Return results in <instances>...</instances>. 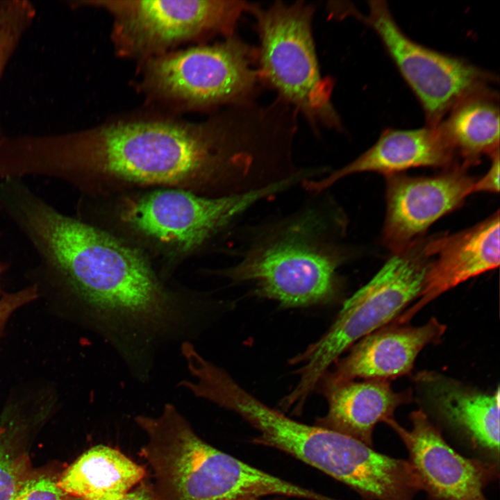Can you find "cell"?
<instances>
[{"instance_id": "6da1fadb", "label": "cell", "mask_w": 500, "mask_h": 500, "mask_svg": "<svg viewBox=\"0 0 500 500\" xmlns=\"http://www.w3.org/2000/svg\"><path fill=\"white\" fill-rule=\"evenodd\" d=\"M269 153L264 128L247 106L200 122L173 117H124L50 135L42 153L49 178L88 196L131 186H162L212 196L254 190Z\"/></svg>"}, {"instance_id": "7a4b0ae2", "label": "cell", "mask_w": 500, "mask_h": 500, "mask_svg": "<svg viewBox=\"0 0 500 500\" xmlns=\"http://www.w3.org/2000/svg\"><path fill=\"white\" fill-rule=\"evenodd\" d=\"M0 212L32 246L38 273L81 306L125 363L153 355L192 323V298L165 288L137 249L58 210L24 178L0 181Z\"/></svg>"}, {"instance_id": "3957f363", "label": "cell", "mask_w": 500, "mask_h": 500, "mask_svg": "<svg viewBox=\"0 0 500 500\" xmlns=\"http://www.w3.org/2000/svg\"><path fill=\"white\" fill-rule=\"evenodd\" d=\"M317 194L319 199L256 228L238 261L218 274L286 308L333 300L345 256L337 239L338 217L324 192Z\"/></svg>"}, {"instance_id": "277c9868", "label": "cell", "mask_w": 500, "mask_h": 500, "mask_svg": "<svg viewBox=\"0 0 500 500\" xmlns=\"http://www.w3.org/2000/svg\"><path fill=\"white\" fill-rule=\"evenodd\" d=\"M135 422L147 440L141 451L151 466L159 500H235L281 496L319 500V494L253 467L210 445L176 407Z\"/></svg>"}, {"instance_id": "5b68a950", "label": "cell", "mask_w": 500, "mask_h": 500, "mask_svg": "<svg viewBox=\"0 0 500 500\" xmlns=\"http://www.w3.org/2000/svg\"><path fill=\"white\" fill-rule=\"evenodd\" d=\"M428 240L415 241L396 253L376 275L344 303L329 329L292 360L300 364L299 380L287 395L302 406L339 356L365 336L388 325L422 289L431 258Z\"/></svg>"}, {"instance_id": "8992f818", "label": "cell", "mask_w": 500, "mask_h": 500, "mask_svg": "<svg viewBox=\"0 0 500 500\" xmlns=\"http://www.w3.org/2000/svg\"><path fill=\"white\" fill-rule=\"evenodd\" d=\"M314 7L303 1L255 6L259 37L257 69L260 81L275 90L279 101L294 108L312 128L340 130L331 99L333 84L323 78L312 35Z\"/></svg>"}, {"instance_id": "52a82bcc", "label": "cell", "mask_w": 500, "mask_h": 500, "mask_svg": "<svg viewBox=\"0 0 500 500\" xmlns=\"http://www.w3.org/2000/svg\"><path fill=\"white\" fill-rule=\"evenodd\" d=\"M223 405L258 432L255 443L292 456L348 485L363 499L378 496L390 479L388 456L347 435L292 419L239 385L228 390Z\"/></svg>"}, {"instance_id": "ba28073f", "label": "cell", "mask_w": 500, "mask_h": 500, "mask_svg": "<svg viewBox=\"0 0 500 500\" xmlns=\"http://www.w3.org/2000/svg\"><path fill=\"white\" fill-rule=\"evenodd\" d=\"M142 64V91L151 100L179 110L250 103L261 82L256 48L235 35L169 51Z\"/></svg>"}, {"instance_id": "9c48e42d", "label": "cell", "mask_w": 500, "mask_h": 500, "mask_svg": "<svg viewBox=\"0 0 500 500\" xmlns=\"http://www.w3.org/2000/svg\"><path fill=\"white\" fill-rule=\"evenodd\" d=\"M72 7H95L112 17V41L122 57L144 61L183 43L234 35L241 15L254 5L229 0H81Z\"/></svg>"}, {"instance_id": "30bf717a", "label": "cell", "mask_w": 500, "mask_h": 500, "mask_svg": "<svg viewBox=\"0 0 500 500\" xmlns=\"http://www.w3.org/2000/svg\"><path fill=\"white\" fill-rule=\"evenodd\" d=\"M296 184L294 178H288L258 190L218 197L163 188L127 201L120 217L142 235L186 251L206 243L258 203Z\"/></svg>"}, {"instance_id": "8fae6325", "label": "cell", "mask_w": 500, "mask_h": 500, "mask_svg": "<svg viewBox=\"0 0 500 500\" xmlns=\"http://www.w3.org/2000/svg\"><path fill=\"white\" fill-rule=\"evenodd\" d=\"M362 18L378 35L401 75L417 97L426 126H437L460 101L491 88L498 77L462 58L426 47L410 38L384 1L368 2Z\"/></svg>"}, {"instance_id": "7c38bea8", "label": "cell", "mask_w": 500, "mask_h": 500, "mask_svg": "<svg viewBox=\"0 0 500 500\" xmlns=\"http://www.w3.org/2000/svg\"><path fill=\"white\" fill-rule=\"evenodd\" d=\"M409 417L412 424L410 430L394 418L385 423L406 447L408 460L418 475L428 499L488 500L483 491L498 478V466L458 453L424 411L415 410Z\"/></svg>"}, {"instance_id": "4fadbf2b", "label": "cell", "mask_w": 500, "mask_h": 500, "mask_svg": "<svg viewBox=\"0 0 500 500\" xmlns=\"http://www.w3.org/2000/svg\"><path fill=\"white\" fill-rule=\"evenodd\" d=\"M456 166L438 175L387 176L383 244L394 253L408 248L438 219L473 192L476 179Z\"/></svg>"}, {"instance_id": "5bb4252c", "label": "cell", "mask_w": 500, "mask_h": 500, "mask_svg": "<svg viewBox=\"0 0 500 500\" xmlns=\"http://www.w3.org/2000/svg\"><path fill=\"white\" fill-rule=\"evenodd\" d=\"M446 328L435 317L419 326L386 325L358 340L318 385L324 388L358 378L389 381L404 376L421 351L440 339Z\"/></svg>"}, {"instance_id": "9a60e30c", "label": "cell", "mask_w": 500, "mask_h": 500, "mask_svg": "<svg viewBox=\"0 0 500 500\" xmlns=\"http://www.w3.org/2000/svg\"><path fill=\"white\" fill-rule=\"evenodd\" d=\"M435 260L427 267L418 301L394 321L407 324L421 309L460 283L499 265V215L460 233L434 238Z\"/></svg>"}, {"instance_id": "2e32d148", "label": "cell", "mask_w": 500, "mask_h": 500, "mask_svg": "<svg viewBox=\"0 0 500 500\" xmlns=\"http://www.w3.org/2000/svg\"><path fill=\"white\" fill-rule=\"evenodd\" d=\"M461 166L438 126L416 129L388 128L377 141L354 160L302 185L312 194L327 191L341 179L358 173L378 172L386 176L419 167L448 169Z\"/></svg>"}, {"instance_id": "e0dca14e", "label": "cell", "mask_w": 500, "mask_h": 500, "mask_svg": "<svg viewBox=\"0 0 500 500\" xmlns=\"http://www.w3.org/2000/svg\"><path fill=\"white\" fill-rule=\"evenodd\" d=\"M418 379L431 405L449 426L499 459V389L485 393L434 372H423Z\"/></svg>"}, {"instance_id": "ac0fdd59", "label": "cell", "mask_w": 500, "mask_h": 500, "mask_svg": "<svg viewBox=\"0 0 500 500\" xmlns=\"http://www.w3.org/2000/svg\"><path fill=\"white\" fill-rule=\"evenodd\" d=\"M322 388L327 399L328 411L316 425L372 447L376 425L394 418L399 406L412 401L410 391L395 392L386 380L351 381Z\"/></svg>"}, {"instance_id": "d6986e66", "label": "cell", "mask_w": 500, "mask_h": 500, "mask_svg": "<svg viewBox=\"0 0 500 500\" xmlns=\"http://www.w3.org/2000/svg\"><path fill=\"white\" fill-rule=\"evenodd\" d=\"M145 476L144 469L117 449L97 445L60 474L58 486L83 500H117Z\"/></svg>"}, {"instance_id": "ffe728a7", "label": "cell", "mask_w": 500, "mask_h": 500, "mask_svg": "<svg viewBox=\"0 0 500 500\" xmlns=\"http://www.w3.org/2000/svg\"><path fill=\"white\" fill-rule=\"evenodd\" d=\"M499 100L492 88L481 90L456 103L438 125L462 167L499 151Z\"/></svg>"}, {"instance_id": "44dd1931", "label": "cell", "mask_w": 500, "mask_h": 500, "mask_svg": "<svg viewBox=\"0 0 500 500\" xmlns=\"http://www.w3.org/2000/svg\"><path fill=\"white\" fill-rule=\"evenodd\" d=\"M14 433L0 435V500H10L44 469L35 468L28 453L22 451Z\"/></svg>"}, {"instance_id": "7402d4cb", "label": "cell", "mask_w": 500, "mask_h": 500, "mask_svg": "<svg viewBox=\"0 0 500 500\" xmlns=\"http://www.w3.org/2000/svg\"><path fill=\"white\" fill-rule=\"evenodd\" d=\"M35 14L28 1L0 0V80ZM5 138L0 125V144Z\"/></svg>"}, {"instance_id": "603a6c76", "label": "cell", "mask_w": 500, "mask_h": 500, "mask_svg": "<svg viewBox=\"0 0 500 500\" xmlns=\"http://www.w3.org/2000/svg\"><path fill=\"white\" fill-rule=\"evenodd\" d=\"M61 473L50 468L44 469L10 500H66V494L58 486Z\"/></svg>"}, {"instance_id": "cb8c5ba5", "label": "cell", "mask_w": 500, "mask_h": 500, "mask_svg": "<svg viewBox=\"0 0 500 500\" xmlns=\"http://www.w3.org/2000/svg\"><path fill=\"white\" fill-rule=\"evenodd\" d=\"M38 294L39 289L35 284L3 294L0 299V331L16 310L35 300Z\"/></svg>"}, {"instance_id": "d4e9b609", "label": "cell", "mask_w": 500, "mask_h": 500, "mask_svg": "<svg viewBox=\"0 0 500 500\" xmlns=\"http://www.w3.org/2000/svg\"><path fill=\"white\" fill-rule=\"evenodd\" d=\"M492 162L483 177L476 180L473 192L496 193L499 190V151L491 156Z\"/></svg>"}, {"instance_id": "484cf974", "label": "cell", "mask_w": 500, "mask_h": 500, "mask_svg": "<svg viewBox=\"0 0 500 500\" xmlns=\"http://www.w3.org/2000/svg\"><path fill=\"white\" fill-rule=\"evenodd\" d=\"M66 500H83L66 494ZM117 500H159L151 490L146 487H140L135 490L129 491Z\"/></svg>"}, {"instance_id": "4316f807", "label": "cell", "mask_w": 500, "mask_h": 500, "mask_svg": "<svg viewBox=\"0 0 500 500\" xmlns=\"http://www.w3.org/2000/svg\"><path fill=\"white\" fill-rule=\"evenodd\" d=\"M8 267V265L6 263L0 262V280L1 278L2 274L5 272ZM1 291V288H0Z\"/></svg>"}, {"instance_id": "83f0119b", "label": "cell", "mask_w": 500, "mask_h": 500, "mask_svg": "<svg viewBox=\"0 0 500 500\" xmlns=\"http://www.w3.org/2000/svg\"><path fill=\"white\" fill-rule=\"evenodd\" d=\"M265 497H250V498H244V499H235V500H278V499H265Z\"/></svg>"}, {"instance_id": "f1b7e54d", "label": "cell", "mask_w": 500, "mask_h": 500, "mask_svg": "<svg viewBox=\"0 0 500 500\" xmlns=\"http://www.w3.org/2000/svg\"><path fill=\"white\" fill-rule=\"evenodd\" d=\"M6 431V428L0 426V435Z\"/></svg>"}]
</instances>
